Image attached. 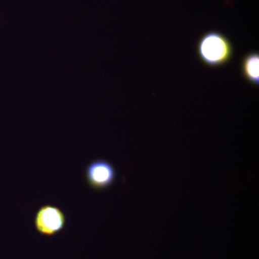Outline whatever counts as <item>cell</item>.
Masks as SVG:
<instances>
[{
	"label": "cell",
	"instance_id": "3957f363",
	"mask_svg": "<svg viewBox=\"0 0 259 259\" xmlns=\"http://www.w3.org/2000/svg\"><path fill=\"white\" fill-rule=\"evenodd\" d=\"M66 222L64 211L51 204L39 207L34 218V226L37 233L47 237L56 236L64 231Z\"/></svg>",
	"mask_w": 259,
	"mask_h": 259
},
{
	"label": "cell",
	"instance_id": "277c9868",
	"mask_svg": "<svg viewBox=\"0 0 259 259\" xmlns=\"http://www.w3.org/2000/svg\"><path fill=\"white\" fill-rule=\"evenodd\" d=\"M241 74L247 82L253 86L259 85V54L250 51L243 56L241 64Z\"/></svg>",
	"mask_w": 259,
	"mask_h": 259
},
{
	"label": "cell",
	"instance_id": "6da1fadb",
	"mask_svg": "<svg viewBox=\"0 0 259 259\" xmlns=\"http://www.w3.org/2000/svg\"><path fill=\"white\" fill-rule=\"evenodd\" d=\"M196 51L201 62L210 68L226 66L234 55L231 40L218 30H209L201 35Z\"/></svg>",
	"mask_w": 259,
	"mask_h": 259
},
{
	"label": "cell",
	"instance_id": "7a4b0ae2",
	"mask_svg": "<svg viewBox=\"0 0 259 259\" xmlns=\"http://www.w3.org/2000/svg\"><path fill=\"white\" fill-rule=\"evenodd\" d=\"M84 177L92 190L100 192L107 190L115 184L117 171L112 162L105 158H97L87 165Z\"/></svg>",
	"mask_w": 259,
	"mask_h": 259
}]
</instances>
